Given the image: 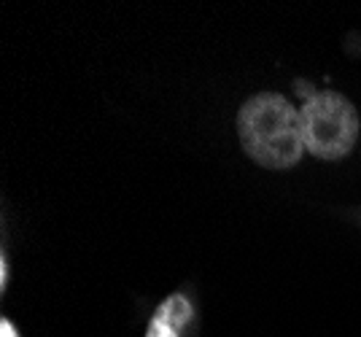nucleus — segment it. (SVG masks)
Returning <instances> with one entry per match:
<instances>
[{"label": "nucleus", "mask_w": 361, "mask_h": 337, "mask_svg": "<svg viewBox=\"0 0 361 337\" xmlns=\"http://www.w3.org/2000/svg\"><path fill=\"white\" fill-rule=\"evenodd\" d=\"M238 133L243 152L262 168L288 170L305 154L300 111L278 92L248 97L238 111Z\"/></svg>", "instance_id": "1"}, {"label": "nucleus", "mask_w": 361, "mask_h": 337, "mask_svg": "<svg viewBox=\"0 0 361 337\" xmlns=\"http://www.w3.org/2000/svg\"><path fill=\"white\" fill-rule=\"evenodd\" d=\"M305 152L316 159H345L359 140V114L353 103L337 92H318L300 108Z\"/></svg>", "instance_id": "2"}, {"label": "nucleus", "mask_w": 361, "mask_h": 337, "mask_svg": "<svg viewBox=\"0 0 361 337\" xmlns=\"http://www.w3.org/2000/svg\"><path fill=\"white\" fill-rule=\"evenodd\" d=\"M0 337H19L8 319H3V321H0Z\"/></svg>", "instance_id": "3"}, {"label": "nucleus", "mask_w": 361, "mask_h": 337, "mask_svg": "<svg viewBox=\"0 0 361 337\" xmlns=\"http://www.w3.org/2000/svg\"><path fill=\"white\" fill-rule=\"evenodd\" d=\"M8 264H6V259L0 262V286H6V278H8V270H6Z\"/></svg>", "instance_id": "4"}]
</instances>
